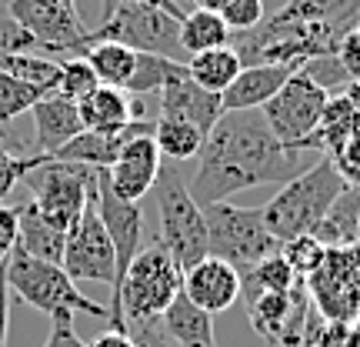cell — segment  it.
Returning a JSON list of instances; mask_svg holds the SVG:
<instances>
[{
    "label": "cell",
    "mask_w": 360,
    "mask_h": 347,
    "mask_svg": "<svg viewBox=\"0 0 360 347\" xmlns=\"http://www.w3.org/2000/svg\"><path fill=\"white\" fill-rule=\"evenodd\" d=\"M7 321H11V287H7V267L0 264V347H7Z\"/></svg>",
    "instance_id": "obj_44"
},
{
    "label": "cell",
    "mask_w": 360,
    "mask_h": 347,
    "mask_svg": "<svg viewBox=\"0 0 360 347\" xmlns=\"http://www.w3.org/2000/svg\"><path fill=\"white\" fill-rule=\"evenodd\" d=\"M357 130H360V117H357V111L350 107V101L344 94H330L327 103H323L321 124H317V130L307 137L304 147L314 151V154L330 157V154H337L350 137H357Z\"/></svg>",
    "instance_id": "obj_21"
},
{
    "label": "cell",
    "mask_w": 360,
    "mask_h": 347,
    "mask_svg": "<svg viewBox=\"0 0 360 347\" xmlns=\"http://www.w3.org/2000/svg\"><path fill=\"white\" fill-rule=\"evenodd\" d=\"M297 70L300 64H250L220 94V103L224 111H260Z\"/></svg>",
    "instance_id": "obj_16"
},
{
    "label": "cell",
    "mask_w": 360,
    "mask_h": 347,
    "mask_svg": "<svg viewBox=\"0 0 360 347\" xmlns=\"http://www.w3.org/2000/svg\"><path fill=\"white\" fill-rule=\"evenodd\" d=\"M297 284V274L287 267V260L281 254L260 260L250 270L240 274V287H254V291H290Z\"/></svg>",
    "instance_id": "obj_33"
},
{
    "label": "cell",
    "mask_w": 360,
    "mask_h": 347,
    "mask_svg": "<svg viewBox=\"0 0 360 347\" xmlns=\"http://www.w3.org/2000/svg\"><path fill=\"white\" fill-rule=\"evenodd\" d=\"M160 324L177 347H217L214 341V314H207L180 291L170 308L160 314Z\"/></svg>",
    "instance_id": "obj_20"
},
{
    "label": "cell",
    "mask_w": 360,
    "mask_h": 347,
    "mask_svg": "<svg viewBox=\"0 0 360 347\" xmlns=\"http://www.w3.org/2000/svg\"><path fill=\"white\" fill-rule=\"evenodd\" d=\"M44 97V90L27 84V80H17L11 74L0 70V127H7L13 117L27 114L34 103Z\"/></svg>",
    "instance_id": "obj_32"
},
{
    "label": "cell",
    "mask_w": 360,
    "mask_h": 347,
    "mask_svg": "<svg viewBox=\"0 0 360 347\" xmlns=\"http://www.w3.org/2000/svg\"><path fill=\"white\" fill-rule=\"evenodd\" d=\"M37 160H40V154H30V157L13 154V141L0 127V204L11 197V191L17 184H24L27 170L34 168Z\"/></svg>",
    "instance_id": "obj_36"
},
{
    "label": "cell",
    "mask_w": 360,
    "mask_h": 347,
    "mask_svg": "<svg viewBox=\"0 0 360 347\" xmlns=\"http://www.w3.org/2000/svg\"><path fill=\"white\" fill-rule=\"evenodd\" d=\"M233 30L224 24L217 11H191L180 17V51L184 53H200L210 47H227Z\"/></svg>",
    "instance_id": "obj_26"
},
{
    "label": "cell",
    "mask_w": 360,
    "mask_h": 347,
    "mask_svg": "<svg viewBox=\"0 0 360 347\" xmlns=\"http://www.w3.org/2000/svg\"><path fill=\"white\" fill-rule=\"evenodd\" d=\"M157 117H177V120H191L193 127L210 134V127L224 117V103L220 94L197 87L191 77H180L160 90V114Z\"/></svg>",
    "instance_id": "obj_18"
},
{
    "label": "cell",
    "mask_w": 360,
    "mask_h": 347,
    "mask_svg": "<svg viewBox=\"0 0 360 347\" xmlns=\"http://www.w3.org/2000/svg\"><path fill=\"white\" fill-rule=\"evenodd\" d=\"M167 4H174V7H180V0H167Z\"/></svg>",
    "instance_id": "obj_48"
},
{
    "label": "cell",
    "mask_w": 360,
    "mask_h": 347,
    "mask_svg": "<svg viewBox=\"0 0 360 347\" xmlns=\"http://www.w3.org/2000/svg\"><path fill=\"white\" fill-rule=\"evenodd\" d=\"M101 40H114V44H127L134 51H150L170 61H180V17L167 7H154V4H120L110 13H103L97 27H90L84 47L87 44H101ZM80 47V51H84Z\"/></svg>",
    "instance_id": "obj_8"
},
{
    "label": "cell",
    "mask_w": 360,
    "mask_h": 347,
    "mask_svg": "<svg viewBox=\"0 0 360 347\" xmlns=\"http://www.w3.org/2000/svg\"><path fill=\"white\" fill-rule=\"evenodd\" d=\"M344 187L347 184L337 174L334 160L323 154L304 174L281 184V191L260 207V214L267 220L270 234L283 244V241L300 237V234H314V227L321 224V217L330 210V204L340 197Z\"/></svg>",
    "instance_id": "obj_3"
},
{
    "label": "cell",
    "mask_w": 360,
    "mask_h": 347,
    "mask_svg": "<svg viewBox=\"0 0 360 347\" xmlns=\"http://www.w3.org/2000/svg\"><path fill=\"white\" fill-rule=\"evenodd\" d=\"M13 244H17V207L0 204V264L11 258Z\"/></svg>",
    "instance_id": "obj_43"
},
{
    "label": "cell",
    "mask_w": 360,
    "mask_h": 347,
    "mask_svg": "<svg viewBox=\"0 0 360 347\" xmlns=\"http://www.w3.org/2000/svg\"><path fill=\"white\" fill-rule=\"evenodd\" d=\"M344 97H347L350 107H354V111H357V117H360V80H350L347 90H344Z\"/></svg>",
    "instance_id": "obj_46"
},
{
    "label": "cell",
    "mask_w": 360,
    "mask_h": 347,
    "mask_svg": "<svg viewBox=\"0 0 360 347\" xmlns=\"http://www.w3.org/2000/svg\"><path fill=\"white\" fill-rule=\"evenodd\" d=\"M157 220H160V244L180 270L193 267L197 260L210 254L207 247V220L204 207L193 201L187 184H180L174 168H160V177L154 184Z\"/></svg>",
    "instance_id": "obj_6"
},
{
    "label": "cell",
    "mask_w": 360,
    "mask_h": 347,
    "mask_svg": "<svg viewBox=\"0 0 360 347\" xmlns=\"http://www.w3.org/2000/svg\"><path fill=\"white\" fill-rule=\"evenodd\" d=\"M327 97H330L327 90H321L314 80L304 77V74L297 70L294 77L287 80V84L260 107V114H264L267 127L274 130V137H277L283 147L307 151L304 144H307V137L317 130V124H321ZM310 154H314V151H310Z\"/></svg>",
    "instance_id": "obj_9"
},
{
    "label": "cell",
    "mask_w": 360,
    "mask_h": 347,
    "mask_svg": "<svg viewBox=\"0 0 360 347\" xmlns=\"http://www.w3.org/2000/svg\"><path fill=\"white\" fill-rule=\"evenodd\" d=\"M4 267H7V287L24 304L44 310L47 317L70 310V314H90V317L107 321V308L97 304V301H90L87 294H80L77 281H70V274L60 264L30 258L27 251H20L13 244L11 258L4 260Z\"/></svg>",
    "instance_id": "obj_4"
},
{
    "label": "cell",
    "mask_w": 360,
    "mask_h": 347,
    "mask_svg": "<svg viewBox=\"0 0 360 347\" xmlns=\"http://www.w3.org/2000/svg\"><path fill=\"white\" fill-rule=\"evenodd\" d=\"M184 294L207 314H224L240 301V270L207 254L204 260L184 270Z\"/></svg>",
    "instance_id": "obj_15"
},
{
    "label": "cell",
    "mask_w": 360,
    "mask_h": 347,
    "mask_svg": "<svg viewBox=\"0 0 360 347\" xmlns=\"http://www.w3.org/2000/svg\"><path fill=\"white\" fill-rule=\"evenodd\" d=\"M64 244H67V234L57 231L51 220L37 210L34 201L17 204V247L20 251H27L30 258L60 264L64 260Z\"/></svg>",
    "instance_id": "obj_19"
},
{
    "label": "cell",
    "mask_w": 360,
    "mask_h": 347,
    "mask_svg": "<svg viewBox=\"0 0 360 347\" xmlns=\"http://www.w3.org/2000/svg\"><path fill=\"white\" fill-rule=\"evenodd\" d=\"M0 70L17 80L34 84V87H40L44 94H53V90H57L60 64H57L53 57H47V53H0Z\"/></svg>",
    "instance_id": "obj_30"
},
{
    "label": "cell",
    "mask_w": 360,
    "mask_h": 347,
    "mask_svg": "<svg viewBox=\"0 0 360 347\" xmlns=\"http://www.w3.org/2000/svg\"><path fill=\"white\" fill-rule=\"evenodd\" d=\"M330 160H334L337 174L344 177V184H350V187H360V134L357 137H350L337 154H330Z\"/></svg>",
    "instance_id": "obj_40"
},
{
    "label": "cell",
    "mask_w": 360,
    "mask_h": 347,
    "mask_svg": "<svg viewBox=\"0 0 360 347\" xmlns=\"http://www.w3.org/2000/svg\"><path fill=\"white\" fill-rule=\"evenodd\" d=\"M337 61L347 70L350 80H360V24L350 27L347 34L340 37V44H337Z\"/></svg>",
    "instance_id": "obj_41"
},
{
    "label": "cell",
    "mask_w": 360,
    "mask_h": 347,
    "mask_svg": "<svg viewBox=\"0 0 360 347\" xmlns=\"http://www.w3.org/2000/svg\"><path fill=\"white\" fill-rule=\"evenodd\" d=\"M97 214H101L103 227H107V237H110L114 254H117V281L110 287V291H117V284L127 274L130 260L137 258V251L143 247V210H141V204L117 197L110 191V184H107V174L97 170Z\"/></svg>",
    "instance_id": "obj_13"
},
{
    "label": "cell",
    "mask_w": 360,
    "mask_h": 347,
    "mask_svg": "<svg viewBox=\"0 0 360 347\" xmlns=\"http://www.w3.org/2000/svg\"><path fill=\"white\" fill-rule=\"evenodd\" d=\"M357 244H360V231H357Z\"/></svg>",
    "instance_id": "obj_50"
},
{
    "label": "cell",
    "mask_w": 360,
    "mask_h": 347,
    "mask_svg": "<svg viewBox=\"0 0 360 347\" xmlns=\"http://www.w3.org/2000/svg\"><path fill=\"white\" fill-rule=\"evenodd\" d=\"M160 168H164V157L157 151L154 134H141V137L124 144V151L117 154V160L103 174H107V184L117 197L141 204L143 197L154 191Z\"/></svg>",
    "instance_id": "obj_14"
},
{
    "label": "cell",
    "mask_w": 360,
    "mask_h": 347,
    "mask_svg": "<svg viewBox=\"0 0 360 347\" xmlns=\"http://www.w3.org/2000/svg\"><path fill=\"white\" fill-rule=\"evenodd\" d=\"M217 13L233 34H240V30H250L264 20V0H224V7Z\"/></svg>",
    "instance_id": "obj_39"
},
{
    "label": "cell",
    "mask_w": 360,
    "mask_h": 347,
    "mask_svg": "<svg viewBox=\"0 0 360 347\" xmlns=\"http://www.w3.org/2000/svg\"><path fill=\"white\" fill-rule=\"evenodd\" d=\"M360 231V187H344L330 210L321 217V224L314 227V237L321 241L327 251H340V247L357 244Z\"/></svg>",
    "instance_id": "obj_22"
},
{
    "label": "cell",
    "mask_w": 360,
    "mask_h": 347,
    "mask_svg": "<svg viewBox=\"0 0 360 347\" xmlns=\"http://www.w3.org/2000/svg\"><path fill=\"white\" fill-rule=\"evenodd\" d=\"M310 304L327 321H360V244L327 251L323 264L307 277Z\"/></svg>",
    "instance_id": "obj_10"
},
{
    "label": "cell",
    "mask_w": 360,
    "mask_h": 347,
    "mask_svg": "<svg viewBox=\"0 0 360 347\" xmlns=\"http://www.w3.org/2000/svg\"><path fill=\"white\" fill-rule=\"evenodd\" d=\"M64 4H70V7H77V4H74V0H64Z\"/></svg>",
    "instance_id": "obj_49"
},
{
    "label": "cell",
    "mask_w": 360,
    "mask_h": 347,
    "mask_svg": "<svg viewBox=\"0 0 360 347\" xmlns=\"http://www.w3.org/2000/svg\"><path fill=\"white\" fill-rule=\"evenodd\" d=\"M87 347H137V344H134V337H130L127 331H114V327H110V331H103V334L94 337Z\"/></svg>",
    "instance_id": "obj_45"
},
{
    "label": "cell",
    "mask_w": 360,
    "mask_h": 347,
    "mask_svg": "<svg viewBox=\"0 0 360 347\" xmlns=\"http://www.w3.org/2000/svg\"><path fill=\"white\" fill-rule=\"evenodd\" d=\"M304 347H360V321H327L310 304L307 331H304Z\"/></svg>",
    "instance_id": "obj_31"
},
{
    "label": "cell",
    "mask_w": 360,
    "mask_h": 347,
    "mask_svg": "<svg viewBox=\"0 0 360 347\" xmlns=\"http://www.w3.org/2000/svg\"><path fill=\"white\" fill-rule=\"evenodd\" d=\"M204 130L193 127L191 120H177V117H157L154 124V144L160 157L167 164H184L193 160L200 154V144H204Z\"/></svg>",
    "instance_id": "obj_27"
},
{
    "label": "cell",
    "mask_w": 360,
    "mask_h": 347,
    "mask_svg": "<svg viewBox=\"0 0 360 347\" xmlns=\"http://www.w3.org/2000/svg\"><path fill=\"white\" fill-rule=\"evenodd\" d=\"M184 67H187V77H191L197 87L210 90V94H224V90L237 80V74L244 70L240 53L233 51L231 44H227V47H210V51L191 53V57L184 61Z\"/></svg>",
    "instance_id": "obj_23"
},
{
    "label": "cell",
    "mask_w": 360,
    "mask_h": 347,
    "mask_svg": "<svg viewBox=\"0 0 360 347\" xmlns=\"http://www.w3.org/2000/svg\"><path fill=\"white\" fill-rule=\"evenodd\" d=\"M60 267L70 274V281H97V284H110L114 287L117 254H114L110 237H107V227H103L101 214H97V191L87 201L77 224L67 231Z\"/></svg>",
    "instance_id": "obj_11"
},
{
    "label": "cell",
    "mask_w": 360,
    "mask_h": 347,
    "mask_svg": "<svg viewBox=\"0 0 360 347\" xmlns=\"http://www.w3.org/2000/svg\"><path fill=\"white\" fill-rule=\"evenodd\" d=\"M7 7L20 27L34 34L44 53H80L90 27H84L77 7L64 0H7Z\"/></svg>",
    "instance_id": "obj_12"
},
{
    "label": "cell",
    "mask_w": 360,
    "mask_h": 347,
    "mask_svg": "<svg viewBox=\"0 0 360 347\" xmlns=\"http://www.w3.org/2000/svg\"><path fill=\"white\" fill-rule=\"evenodd\" d=\"M281 258L287 260V267L294 270L297 277H310V274L323 264V258H327V247H323L314 234H300V237L283 241V244H281Z\"/></svg>",
    "instance_id": "obj_34"
},
{
    "label": "cell",
    "mask_w": 360,
    "mask_h": 347,
    "mask_svg": "<svg viewBox=\"0 0 360 347\" xmlns=\"http://www.w3.org/2000/svg\"><path fill=\"white\" fill-rule=\"evenodd\" d=\"M34 144H37V154H53L60 151L67 141H74L80 130H84V120H80L77 101L70 97H60V94H44L34 107Z\"/></svg>",
    "instance_id": "obj_17"
},
{
    "label": "cell",
    "mask_w": 360,
    "mask_h": 347,
    "mask_svg": "<svg viewBox=\"0 0 360 347\" xmlns=\"http://www.w3.org/2000/svg\"><path fill=\"white\" fill-rule=\"evenodd\" d=\"M101 80L94 74V67L84 61V57H67L64 64H60V74H57V90L53 94H60V97H70V101H80V97H87L90 90L97 87Z\"/></svg>",
    "instance_id": "obj_35"
},
{
    "label": "cell",
    "mask_w": 360,
    "mask_h": 347,
    "mask_svg": "<svg viewBox=\"0 0 360 347\" xmlns=\"http://www.w3.org/2000/svg\"><path fill=\"white\" fill-rule=\"evenodd\" d=\"M180 77H187V67L180 61H170V57H160L150 51H137V67H134V77L127 84V94H160L167 84Z\"/></svg>",
    "instance_id": "obj_29"
},
{
    "label": "cell",
    "mask_w": 360,
    "mask_h": 347,
    "mask_svg": "<svg viewBox=\"0 0 360 347\" xmlns=\"http://www.w3.org/2000/svg\"><path fill=\"white\" fill-rule=\"evenodd\" d=\"M357 134H360V130H357Z\"/></svg>",
    "instance_id": "obj_51"
},
{
    "label": "cell",
    "mask_w": 360,
    "mask_h": 347,
    "mask_svg": "<svg viewBox=\"0 0 360 347\" xmlns=\"http://www.w3.org/2000/svg\"><path fill=\"white\" fill-rule=\"evenodd\" d=\"M0 53H44L30 30L20 27V20L11 13L7 0H0Z\"/></svg>",
    "instance_id": "obj_38"
},
{
    "label": "cell",
    "mask_w": 360,
    "mask_h": 347,
    "mask_svg": "<svg viewBox=\"0 0 360 347\" xmlns=\"http://www.w3.org/2000/svg\"><path fill=\"white\" fill-rule=\"evenodd\" d=\"M274 20H310V24H360V0H287Z\"/></svg>",
    "instance_id": "obj_28"
},
{
    "label": "cell",
    "mask_w": 360,
    "mask_h": 347,
    "mask_svg": "<svg viewBox=\"0 0 360 347\" xmlns=\"http://www.w3.org/2000/svg\"><path fill=\"white\" fill-rule=\"evenodd\" d=\"M193 4H197L200 11H220V7H224V0H193Z\"/></svg>",
    "instance_id": "obj_47"
},
{
    "label": "cell",
    "mask_w": 360,
    "mask_h": 347,
    "mask_svg": "<svg viewBox=\"0 0 360 347\" xmlns=\"http://www.w3.org/2000/svg\"><path fill=\"white\" fill-rule=\"evenodd\" d=\"M180 291H184V270L174 264L164 244L157 241L154 247H141L117 291H110L107 324L114 331H127L130 324L157 321Z\"/></svg>",
    "instance_id": "obj_2"
},
{
    "label": "cell",
    "mask_w": 360,
    "mask_h": 347,
    "mask_svg": "<svg viewBox=\"0 0 360 347\" xmlns=\"http://www.w3.org/2000/svg\"><path fill=\"white\" fill-rule=\"evenodd\" d=\"M80 57L94 67V74L101 84L107 87H120L127 90L130 77H134V67H137V51L127 44H114V40H101V44H87Z\"/></svg>",
    "instance_id": "obj_25"
},
{
    "label": "cell",
    "mask_w": 360,
    "mask_h": 347,
    "mask_svg": "<svg viewBox=\"0 0 360 347\" xmlns=\"http://www.w3.org/2000/svg\"><path fill=\"white\" fill-rule=\"evenodd\" d=\"M300 74L310 77L321 90H327V94H344L347 84H350L347 70H344L340 61H337V53H323V57H310V61H304V64H300Z\"/></svg>",
    "instance_id": "obj_37"
},
{
    "label": "cell",
    "mask_w": 360,
    "mask_h": 347,
    "mask_svg": "<svg viewBox=\"0 0 360 347\" xmlns=\"http://www.w3.org/2000/svg\"><path fill=\"white\" fill-rule=\"evenodd\" d=\"M44 347H87L74 331V314L70 310L51 317V337L44 341Z\"/></svg>",
    "instance_id": "obj_42"
},
{
    "label": "cell",
    "mask_w": 360,
    "mask_h": 347,
    "mask_svg": "<svg viewBox=\"0 0 360 347\" xmlns=\"http://www.w3.org/2000/svg\"><path fill=\"white\" fill-rule=\"evenodd\" d=\"M207 220V247L210 254L233 267L250 270L260 260L281 254V241L270 234L260 207H233L231 201L200 204Z\"/></svg>",
    "instance_id": "obj_5"
},
{
    "label": "cell",
    "mask_w": 360,
    "mask_h": 347,
    "mask_svg": "<svg viewBox=\"0 0 360 347\" xmlns=\"http://www.w3.org/2000/svg\"><path fill=\"white\" fill-rule=\"evenodd\" d=\"M314 160L310 151L283 147L260 111H224L200 144L197 174L187 191L197 204H217L260 184H287Z\"/></svg>",
    "instance_id": "obj_1"
},
{
    "label": "cell",
    "mask_w": 360,
    "mask_h": 347,
    "mask_svg": "<svg viewBox=\"0 0 360 347\" xmlns=\"http://www.w3.org/2000/svg\"><path fill=\"white\" fill-rule=\"evenodd\" d=\"M84 130H117L130 124V94L120 87L97 84L87 97L77 101Z\"/></svg>",
    "instance_id": "obj_24"
},
{
    "label": "cell",
    "mask_w": 360,
    "mask_h": 347,
    "mask_svg": "<svg viewBox=\"0 0 360 347\" xmlns=\"http://www.w3.org/2000/svg\"><path fill=\"white\" fill-rule=\"evenodd\" d=\"M24 184L30 187V201L51 220L57 231H70L84 214L87 201L97 191V168L57 160L51 154H40V160L27 170Z\"/></svg>",
    "instance_id": "obj_7"
}]
</instances>
